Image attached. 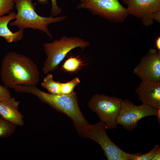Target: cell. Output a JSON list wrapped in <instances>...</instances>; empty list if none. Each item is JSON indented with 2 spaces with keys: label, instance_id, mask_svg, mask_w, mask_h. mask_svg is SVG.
I'll return each mask as SVG.
<instances>
[{
  "label": "cell",
  "instance_id": "20",
  "mask_svg": "<svg viewBox=\"0 0 160 160\" xmlns=\"http://www.w3.org/2000/svg\"><path fill=\"white\" fill-rule=\"evenodd\" d=\"M51 0L52 2V8L51 16L52 17H55L60 14L62 11V9L58 7L57 0ZM37 2L39 4L45 5L48 3V0H37Z\"/></svg>",
  "mask_w": 160,
  "mask_h": 160
},
{
  "label": "cell",
  "instance_id": "19",
  "mask_svg": "<svg viewBox=\"0 0 160 160\" xmlns=\"http://www.w3.org/2000/svg\"><path fill=\"white\" fill-rule=\"evenodd\" d=\"M158 145H155L152 149L145 154H133L132 160H152L154 157Z\"/></svg>",
  "mask_w": 160,
  "mask_h": 160
},
{
  "label": "cell",
  "instance_id": "24",
  "mask_svg": "<svg viewBox=\"0 0 160 160\" xmlns=\"http://www.w3.org/2000/svg\"><path fill=\"white\" fill-rule=\"evenodd\" d=\"M156 116L157 117V120L160 124V108L158 109Z\"/></svg>",
  "mask_w": 160,
  "mask_h": 160
},
{
  "label": "cell",
  "instance_id": "15",
  "mask_svg": "<svg viewBox=\"0 0 160 160\" xmlns=\"http://www.w3.org/2000/svg\"><path fill=\"white\" fill-rule=\"evenodd\" d=\"M83 64L82 61L78 57H71L64 62L61 69L65 72L73 73L80 69Z\"/></svg>",
  "mask_w": 160,
  "mask_h": 160
},
{
  "label": "cell",
  "instance_id": "14",
  "mask_svg": "<svg viewBox=\"0 0 160 160\" xmlns=\"http://www.w3.org/2000/svg\"><path fill=\"white\" fill-rule=\"evenodd\" d=\"M61 83L54 81L53 75L48 73L44 78L41 85L46 89L49 93L55 95H60Z\"/></svg>",
  "mask_w": 160,
  "mask_h": 160
},
{
  "label": "cell",
  "instance_id": "17",
  "mask_svg": "<svg viewBox=\"0 0 160 160\" xmlns=\"http://www.w3.org/2000/svg\"><path fill=\"white\" fill-rule=\"evenodd\" d=\"M80 82L79 79L76 77L66 83H61V95H68L73 92L74 88Z\"/></svg>",
  "mask_w": 160,
  "mask_h": 160
},
{
  "label": "cell",
  "instance_id": "21",
  "mask_svg": "<svg viewBox=\"0 0 160 160\" xmlns=\"http://www.w3.org/2000/svg\"><path fill=\"white\" fill-rule=\"evenodd\" d=\"M15 98L11 97V93L7 87L0 85V101H9Z\"/></svg>",
  "mask_w": 160,
  "mask_h": 160
},
{
  "label": "cell",
  "instance_id": "2",
  "mask_svg": "<svg viewBox=\"0 0 160 160\" xmlns=\"http://www.w3.org/2000/svg\"><path fill=\"white\" fill-rule=\"evenodd\" d=\"M14 90L18 92L33 94L40 100L58 112L63 113L72 120L77 131L89 124L79 108L76 92L68 95H55L44 92L36 86L16 85Z\"/></svg>",
  "mask_w": 160,
  "mask_h": 160
},
{
  "label": "cell",
  "instance_id": "25",
  "mask_svg": "<svg viewBox=\"0 0 160 160\" xmlns=\"http://www.w3.org/2000/svg\"><path fill=\"white\" fill-rule=\"evenodd\" d=\"M3 119L2 116L0 115V122Z\"/></svg>",
  "mask_w": 160,
  "mask_h": 160
},
{
  "label": "cell",
  "instance_id": "4",
  "mask_svg": "<svg viewBox=\"0 0 160 160\" xmlns=\"http://www.w3.org/2000/svg\"><path fill=\"white\" fill-rule=\"evenodd\" d=\"M89 45V43L79 37L66 36L50 43H45L43 46L47 57L44 63L42 71L44 74L54 71L71 50L77 47L83 50Z\"/></svg>",
  "mask_w": 160,
  "mask_h": 160
},
{
  "label": "cell",
  "instance_id": "7",
  "mask_svg": "<svg viewBox=\"0 0 160 160\" xmlns=\"http://www.w3.org/2000/svg\"><path fill=\"white\" fill-rule=\"evenodd\" d=\"M80 1L77 9H87L92 14L112 23H122L129 15L126 8L119 0H80Z\"/></svg>",
  "mask_w": 160,
  "mask_h": 160
},
{
  "label": "cell",
  "instance_id": "8",
  "mask_svg": "<svg viewBox=\"0 0 160 160\" xmlns=\"http://www.w3.org/2000/svg\"><path fill=\"white\" fill-rule=\"evenodd\" d=\"M157 109L143 104L139 106L135 105L128 99L123 100L116 123L131 132L137 127L138 122L143 118L156 116Z\"/></svg>",
  "mask_w": 160,
  "mask_h": 160
},
{
  "label": "cell",
  "instance_id": "23",
  "mask_svg": "<svg viewBox=\"0 0 160 160\" xmlns=\"http://www.w3.org/2000/svg\"><path fill=\"white\" fill-rule=\"evenodd\" d=\"M155 46L157 49L160 51V37L158 36L155 41Z\"/></svg>",
  "mask_w": 160,
  "mask_h": 160
},
{
  "label": "cell",
  "instance_id": "12",
  "mask_svg": "<svg viewBox=\"0 0 160 160\" xmlns=\"http://www.w3.org/2000/svg\"><path fill=\"white\" fill-rule=\"evenodd\" d=\"M20 102L16 100L0 101V115L5 120L17 126L24 124L23 116L18 110Z\"/></svg>",
  "mask_w": 160,
  "mask_h": 160
},
{
  "label": "cell",
  "instance_id": "11",
  "mask_svg": "<svg viewBox=\"0 0 160 160\" xmlns=\"http://www.w3.org/2000/svg\"><path fill=\"white\" fill-rule=\"evenodd\" d=\"M135 92L143 104L160 108V81H142Z\"/></svg>",
  "mask_w": 160,
  "mask_h": 160
},
{
  "label": "cell",
  "instance_id": "10",
  "mask_svg": "<svg viewBox=\"0 0 160 160\" xmlns=\"http://www.w3.org/2000/svg\"><path fill=\"white\" fill-rule=\"evenodd\" d=\"M142 81H160V51L151 48L133 70Z\"/></svg>",
  "mask_w": 160,
  "mask_h": 160
},
{
  "label": "cell",
  "instance_id": "18",
  "mask_svg": "<svg viewBox=\"0 0 160 160\" xmlns=\"http://www.w3.org/2000/svg\"><path fill=\"white\" fill-rule=\"evenodd\" d=\"M13 0H0V17L9 13L14 9Z\"/></svg>",
  "mask_w": 160,
  "mask_h": 160
},
{
  "label": "cell",
  "instance_id": "9",
  "mask_svg": "<svg viewBox=\"0 0 160 160\" xmlns=\"http://www.w3.org/2000/svg\"><path fill=\"white\" fill-rule=\"evenodd\" d=\"M128 14L140 19L143 25L160 23V0H123Z\"/></svg>",
  "mask_w": 160,
  "mask_h": 160
},
{
  "label": "cell",
  "instance_id": "1",
  "mask_svg": "<svg viewBox=\"0 0 160 160\" xmlns=\"http://www.w3.org/2000/svg\"><path fill=\"white\" fill-rule=\"evenodd\" d=\"M1 77L5 86L14 89L17 85L36 86L39 81L40 73L37 65L30 58L9 52L2 60Z\"/></svg>",
  "mask_w": 160,
  "mask_h": 160
},
{
  "label": "cell",
  "instance_id": "3",
  "mask_svg": "<svg viewBox=\"0 0 160 160\" xmlns=\"http://www.w3.org/2000/svg\"><path fill=\"white\" fill-rule=\"evenodd\" d=\"M17 10L15 20L9 23L12 26H17L19 30L26 28L38 30L45 33L50 38H53L48 28L50 24L63 21L66 16L54 17H42L35 12L32 0H14Z\"/></svg>",
  "mask_w": 160,
  "mask_h": 160
},
{
  "label": "cell",
  "instance_id": "22",
  "mask_svg": "<svg viewBox=\"0 0 160 160\" xmlns=\"http://www.w3.org/2000/svg\"><path fill=\"white\" fill-rule=\"evenodd\" d=\"M160 160V145H158L155 152L154 157L152 160Z\"/></svg>",
  "mask_w": 160,
  "mask_h": 160
},
{
  "label": "cell",
  "instance_id": "6",
  "mask_svg": "<svg viewBox=\"0 0 160 160\" xmlns=\"http://www.w3.org/2000/svg\"><path fill=\"white\" fill-rule=\"evenodd\" d=\"M123 100L104 94H96L88 102V106L96 113L108 129H116V120L119 113Z\"/></svg>",
  "mask_w": 160,
  "mask_h": 160
},
{
  "label": "cell",
  "instance_id": "5",
  "mask_svg": "<svg viewBox=\"0 0 160 160\" xmlns=\"http://www.w3.org/2000/svg\"><path fill=\"white\" fill-rule=\"evenodd\" d=\"M106 129L105 123L100 121L94 124H89L77 132L81 137L91 139L99 144L108 160H132L133 154L123 151L113 143L107 134Z\"/></svg>",
  "mask_w": 160,
  "mask_h": 160
},
{
  "label": "cell",
  "instance_id": "16",
  "mask_svg": "<svg viewBox=\"0 0 160 160\" xmlns=\"http://www.w3.org/2000/svg\"><path fill=\"white\" fill-rule=\"evenodd\" d=\"M17 126L3 118L0 122V138H7L13 134Z\"/></svg>",
  "mask_w": 160,
  "mask_h": 160
},
{
  "label": "cell",
  "instance_id": "13",
  "mask_svg": "<svg viewBox=\"0 0 160 160\" xmlns=\"http://www.w3.org/2000/svg\"><path fill=\"white\" fill-rule=\"evenodd\" d=\"M16 17V13L10 12L7 15L0 17V36L4 38L9 43L19 41L23 36V30H19L17 32L13 33L8 27L9 22L15 19Z\"/></svg>",
  "mask_w": 160,
  "mask_h": 160
}]
</instances>
